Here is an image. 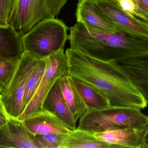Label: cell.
I'll list each match as a JSON object with an SVG mask.
<instances>
[{"label":"cell","instance_id":"cell-1","mask_svg":"<svg viewBox=\"0 0 148 148\" xmlns=\"http://www.w3.org/2000/svg\"><path fill=\"white\" fill-rule=\"evenodd\" d=\"M65 53L68 75L101 90L111 105L140 109L147 107L140 91L115 62L101 61L71 47Z\"/></svg>","mask_w":148,"mask_h":148},{"label":"cell","instance_id":"cell-2","mask_svg":"<svg viewBox=\"0 0 148 148\" xmlns=\"http://www.w3.org/2000/svg\"><path fill=\"white\" fill-rule=\"evenodd\" d=\"M69 30L70 47L101 61L117 62L148 52V37L107 32L79 22Z\"/></svg>","mask_w":148,"mask_h":148},{"label":"cell","instance_id":"cell-3","mask_svg":"<svg viewBox=\"0 0 148 148\" xmlns=\"http://www.w3.org/2000/svg\"><path fill=\"white\" fill-rule=\"evenodd\" d=\"M141 109L111 105L100 109L87 110L79 119L77 128L93 134L131 127L142 128L148 125V117Z\"/></svg>","mask_w":148,"mask_h":148},{"label":"cell","instance_id":"cell-4","mask_svg":"<svg viewBox=\"0 0 148 148\" xmlns=\"http://www.w3.org/2000/svg\"><path fill=\"white\" fill-rule=\"evenodd\" d=\"M68 28L61 20H42L21 36L24 52L40 58L64 49L68 39Z\"/></svg>","mask_w":148,"mask_h":148},{"label":"cell","instance_id":"cell-5","mask_svg":"<svg viewBox=\"0 0 148 148\" xmlns=\"http://www.w3.org/2000/svg\"><path fill=\"white\" fill-rule=\"evenodd\" d=\"M68 0H15L9 24L22 36L42 20L55 18Z\"/></svg>","mask_w":148,"mask_h":148},{"label":"cell","instance_id":"cell-6","mask_svg":"<svg viewBox=\"0 0 148 148\" xmlns=\"http://www.w3.org/2000/svg\"><path fill=\"white\" fill-rule=\"evenodd\" d=\"M40 58L24 52L9 82L3 87L1 98L9 117L18 119L23 110V101L29 77Z\"/></svg>","mask_w":148,"mask_h":148},{"label":"cell","instance_id":"cell-7","mask_svg":"<svg viewBox=\"0 0 148 148\" xmlns=\"http://www.w3.org/2000/svg\"><path fill=\"white\" fill-rule=\"evenodd\" d=\"M45 71L34 96L18 119L23 121L28 116L42 110V105L47 95L60 78L68 74L67 61L64 49L44 58Z\"/></svg>","mask_w":148,"mask_h":148},{"label":"cell","instance_id":"cell-8","mask_svg":"<svg viewBox=\"0 0 148 148\" xmlns=\"http://www.w3.org/2000/svg\"><path fill=\"white\" fill-rule=\"evenodd\" d=\"M97 2L104 14L119 32L148 37V23L126 12L119 0H97Z\"/></svg>","mask_w":148,"mask_h":148},{"label":"cell","instance_id":"cell-9","mask_svg":"<svg viewBox=\"0 0 148 148\" xmlns=\"http://www.w3.org/2000/svg\"><path fill=\"white\" fill-rule=\"evenodd\" d=\"M148 125L140 129L125 128L94 134L95 137L110 144L113 148H146Z\"/></svg>","mask_w":148,"mask_h":148},{"label":"cell","instance_id":"cell-10","mask_svg":"<svg viewBox=\"0 0 148 148\" xmlns=\"http://www.w3.org/2000/svg\"><path fill=\"white\" fill-rule=\"evenodd\" d=\"M35 136L22 121L9 117L6 123L0 127V148H37Z\"/></svg>","mask_w":148,"mask_h":148},{"label":"cell","instance_id":"cell-11","mask_svg":"<svg viewBox=\"0 0 148 148\" xmlns=\"http://www.w3.org/2000/svg\"><path fill=\"white\" fill-rule=\"evenodd\" d=\"M115 62L129 77L148 104V52Z\"/></svg>","mask_w":148,"mask_h":148},{"label":"cell","instance_id":"cell-12","mask_svg":"<svg viewBox=\"0 0 148 148\" xmlns=\"http://www.w3.org/2000/svg\"><path fill=\"white\" fill-rule=\"evenodd\" d=\"M76 17L77 22L84 25L111 33L119 32L101 10L97 0H79Z\"/></svg>","mask_w":148,"mask_h":148},{"label":"cell","instance_id":"cell-13","mask_svg":"<svg viewBox=\"0 0 148 148\" xmlns=\"http://www.w3.org/2000/svg\"><path fill=\"white\" fill-rule=\"evenodd\" d=\"M25 127L34 135L49 134H66L71 129L57 116L42 109L22 121Z\"/></svg>","mask_w":148,"mask_h":148},{"label":"cell","instance_id":"cell-14","mask_svg":"<svg viewBox=\"0 0 148 148\" xmlns=\"http://www.w3.org/2000/svg\"><path fill=\"white\" fill-rule=\"evenodd\" d=\"M60 79L54 84L47 95L42 105V109L54 114L71 130H73L76 128V122L63 96Z\"/></svg>","mask_w":148,"mask_h":148},{"label":"cell","instance_id":"cell-15","mask_svg":"<svg viewBox=\"0 0 148 148\" xmlns=\"http://www.w3.org/2000/svg\"><path fill=\"white\" fill-rule=\"evenodd\" d=\"M23 53L21 36L10 25L0 26V56L19 59Z\"/></svg>","mask_w":148,"mask_h":148},{"label":"cell","instance_id":"cell-16","mask_svg":"<svg viewBox=\"0 0 148 148\" xmlns=\"http://www.w3.org/2000/svg\"><path fill=\"white\" fill-rule=\"evenodd\" d=\"M60 83L63 96L77 122L87 111V106L75 87L73 77L64 76L60 79Z\"/></svg>","mask_w":148,"mask_h":148},{"label":"cell","instance_id":"cell-17","mask_svg":"<svg viewBox=\"0 0 148 148\" xmlns=\"http://www.w3.org/2000/svg\"><path fill=\"white\" fill-rule=\"evenodd\" d=\"M73 81L86 104L87 110L105 108L112 105L108 96L95 87L75 78H73Z\"/></svg>","mask_w":148,"mask_h":148},{"label":"cell","instance_id":"cell-18","mask_svg":"<svg viewBox=\"0 0 148 148\" xmlns=\"http://www.w3.org/2000/svg\"><path fill=\"white\" fill-rule=\"evenodd\" d=\"M113 148L110 144L97 139L93 133L76 128L67 134L61 148Z\"/></svg>","mask_w":148,"mask_h":148},{"label":"cell","instance_id":"cell-19","mask_svg":"<svg viewBox=\"0 0 148 148\" xmlns=\"http://www.w3.org/2000/svg\"><path fill=\"white\" fill-rule=\"evenodd\" d=\"M46 62L44 58H41L30 74L26 86L23 101V110L35 93L45 71Z\"/></svg>","mask_w":148,"mask_h":148},{"label":"cell","instance_id":"cell-20","mask_svg":"<svg viewBox=\"0 0 148 148\" xmlns=\"http://www.w3.org/2000/svg\"><path fill=\"white\" fill-rule=\"evenodd\" d=\"M20 59L0 56V84L4 87L13 77Z\"/></svg>","mask_w":148,"mask_h":148},{"label":"cell","instance_id":"cell-21","mask_svg":"<svg viewBox=\"0 0 148 148\" xmlns=\"http://www.w3.org/2000/svg\"><path fill=\"white\" fill-rule=\"evenodd\" d=\"M67 134L37 135L35 136L37 148H61Z\"/></svg>","mask_w":148,"mask_h":148},{"label":"cell","instance_id":"cell-22","mask_svg":"<svg viewBox=\"0 0 148 148\" xmlns=\"http://www.w3.org/2000/svg\"><path fill=\"white\" fill-rule=\"evenodd\" d=\"M15 0H0V26L9 25L10 18Z\"/></svg>","mask_w":148,"mask_h":148},{"label":"cell","instance_id":"cell-23","mask_svg":"<svg viewBox=\"0 0 148 148\" xmlns=\"http://www.w3.org/2000/svg\"><path fill=\"white\" fill-rule=\"evenodd\" d=\"M134 16L148 23V0H135Z\"/></svg>","mask_w":148,"mask_h":148},{"label":"cell","instance_id":"cell-24","mask_svg":"<svg viewBox=\"0 0 148 148\" xmlns=\"http://www.w3.org/2000/svg\"><path fill=\"white\" fill-rule=\"evenodd\" d=\"M119 1L122 8L126 12L134 16L135 9V0H119Z\"/></svg>","mask_w":148,"mask_h":148},{"label":"cell","instance_id":"cell-25","mask_svg":"<svg viewBox=\"0 0 148 148\" xmlns=\"http://www.w3.org/2000/svg\"><path fill=\"white\" fill-rule=\"evenodd\" d=\"M9 116L8 115L0 96V127L5 124Z\"/></svg>","mask_w":148,"mask_h":148},{"label":"cell","instance_id":"cell-26","mask_svg":"<svg viewBox=\"0 0 148 148\" xmlns=\"http://www.w3.org/2000/svg\"><path fill=\"white\" fill-rule=\"evenodd\" d=\"M3 87L0 84V95L1 94L2 92L3 89Z\"/></svg>","mask_w":148,"mask_h":148},{"label":"cell","instance_id":"cell-27","mask_svg":"<svg viewBox=\"0 0 148 148\" xmlns=\"http://www.w3.org/2000/svg\"><path fill=\"white\" fill-rule=\"evenodd\" d=\"M146 148H148V138H147L146 140Z\"/></svg>","mask_w":148,"mask_h":148}]
</instances>
